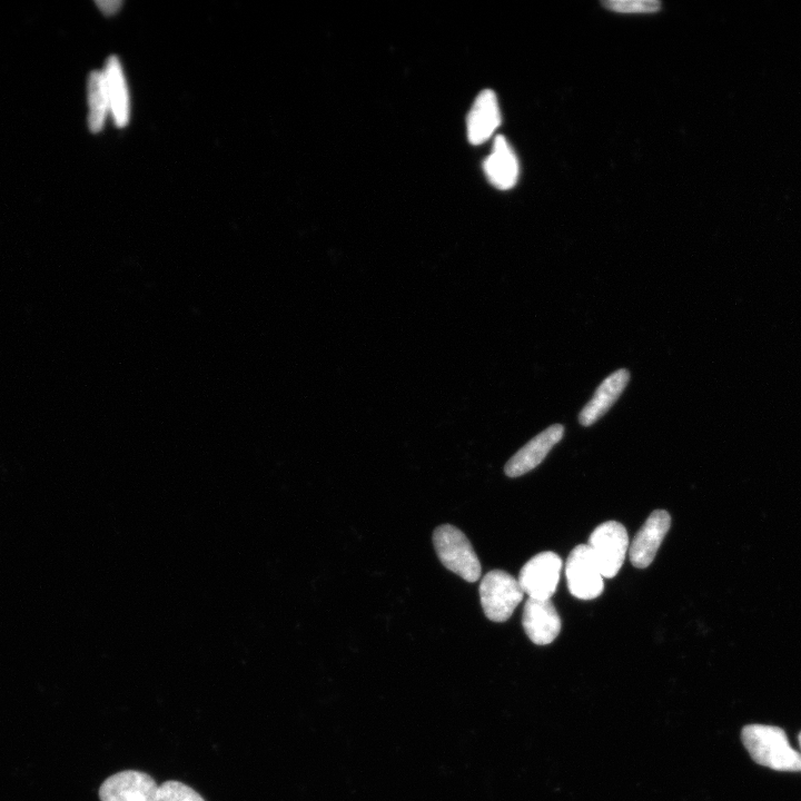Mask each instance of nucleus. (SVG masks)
Here are the masks:
<instances>
[{
  "label": "nucleus",
  "instance_id": "obj_1",
  "mask_svg": "<svg viewBox=\"0 0 801 801\" xmlns=\"http://www.w3.org/2000/svg\"><path fill=\"white\" fill-rule=\"evenodd\" d=\"M741 740L758 764L777 771H801L800 753L789 744L781 728L749 724L743 726Z\"/></svg>",
  "mask_w": 801,
  "mask_h": 801
},
{
  "label": "nucleus",
  "instance_id": "obj_2",
  "mask_svg": "<svg viewBox=\"0 0 801 801\" xmlns=\"http://www.w3.org/2000/svg\"><path fill=\"white\" fill-rule=\"evenodd\" d=\"M433 544L441 563L466 582L481 577L479 560L466 537L457 527L443 524L434 530Z\"/></svg>",
  "mask_w": 801,
  "mask_h": 801
},
{
  "label": "nucleus",
  "instance_id": "obj_3",
  "mask_svg": "<svg viewBox=\"0 0 801 801\" xmlns=\"http://www.w3.org/2000/svg\"><path fill=\"white\" fill-rule=\"evenodd\" d=\"M524 592L514 576L502 570L486 573L479 585V597L485 616L493 622H505L523 600Z\"/></svg>",
  "mask_w": 801,
  "mask_h": 801
},
{
  "label": "nucleus",
  "instance_id": "obj_4",
  "mask_svg": "<svg viewBox=\"0 0 801 801\" xmlns=\"http://www.w3.org/2000/svg\"><path fill=\"white\" fill-rule=\"evenodd\" d=\"M587 546L603 577L611 578L623 565L629 547L627 532L619 522H604L591 533Z\"/></svg>",
  "mask_w": 801,
  "mask_h": 801
},
{
  "label": "nucleus",
  "instance_id": "obj_5",
  "mask_svg": "<svg viewBox=\"0 0 801 801\" xmlns=\"http://www.w3.org/2000/svg\"><path fill=\"white\" fill-rule=\"evenodd\" d=\"M561 570L562 560L556 553L541 552L523 565L517 581L528 597L547 600L556 591Z\"/></svg>",
  "mask_w": 801,
  "mask_h": 801
},
{
  "label": "nucleus",
  "instance_id": "obj_6",
  "mask_svg": "<svg viewBox=\"0 0 801 801\" xmlns=\"http://www.w3.org/2000/svg\"><path fill=\"white\" fill-rule=\"evenodd\" d=\"M565 574L568 591L577 599L592 600L603 592L604 577L587 544L577 545L571 551Z\"/></svg>",
  "mask_w": 801,
  "mask_h": 801
},
{
  "label": "nucleus",
  "instance_id": "obj_7",
  "mask_svg": "<svg viewBox=\"0 0 801 801\" xmlns=\"http://www.w3.org/2000/svg\"><path fill=\"white\" fill-rule=\"evenodd\" d=\"M158 788L149 774L126 770L103 781L99 798L101 801H157Z\"/></svg>",
  "mask_w": 801,
  "mask_h": 801
},
{
  "label": "nucleus",
  "instance_id": "obj_8",
  "mask_svg": "<svg viewBox=\"0 0 801 801\" xmlns=\"http://www.w3.org/2000/svg\"><path fill=\"white\" fill-rule=\"evenodd\" d=\"M671 526V516L664 510H655L635 534L630 546L631 563L637 568L649 566Z\"/></svg>",
  "mask_w": 801,
  "mask_h": 801
},
{
  "label": "nucleus",
  "instance_id": "obj_9",
  "mask_svg": "<svg viewBox=\"0 0 801 801\" xmlns=\"http://www.w3.org/2000/svg\"><path fill=\"white\" fill-rule=\"evenodd\" d=\"M522 624L526 635L537 645L552 643L561 631V619L550 599L528 597L523 609Z\"/></svg>",
  "mask_w": 801,
  "mask_h": 801
},
{
  "label": "nucleus",
  "instance_id": "obj_10",
  "mask_svg": "<svg viewBox=\"0 0 801 801\" xmlns=\"http://www.w3.org/2000/svg\"><path fill=\"white\" fill-rule=\"evenodd\" d=\"M564 434V426L553 424L534 436L520 448L505 464L504 472L510 477H518L535 468L545 458L552 447Z\"/></svg>",
  "mask_w": 801,
  "mask_h": 801
},
{
  "label": "nucleus",
  "instance_id": "obj_11",
  "mask_svg": "<svg viewBox=\"0 0 801 801\" xmlns=\"http://www.w3.org/2000/svg\"><path fill=\"white\" fill-rule=\"evenodd\" d=\"M501 123V112L495 92L485 89L475 98L467 115L466 131L472 145L488 140Z\"/></svg>",
  "mask_w": 801,
  "mask_h": 801
},
{
  "label": "nucleus",
  "instance_id": "obj_12",
  "mask_svg": "<svg viewBox=\"0 0 801 801\" xmlns=\"http://www.w3.org/2000/svg\"><path fill=\"white\" fill-rule=\"evenodd\" d=\"M488 181L497 189L507 190L518 179L520 166L517 157L504 136H496L491 154L483 162Z\"/></svg>",
  "mask_w": 801,
  "mask_h": 801
},
{
  "label": "nucleus",
  "instance_id": "obj_13",
  "mask_svg": "<svg viewBox=\"0 0 801 801\" xmlns=\"http://www.w3.org/2000/svg\"><path fill=\"white\" fill-rule=\"evenodd\" d=\"M630 379V373L620 368L610 374L595 389L593 397L578 414L582 426H591L599 421L617 400Z\"/></svg>",
  "mask_w": 801,
  "mask_h": 801
},
{
  "label": "nucleus",
  "instance_id": "obj_14",
  "mask_svg": "<svg viewBox=\"0 0 801 801\" xmlns=\"http://www.w3.org/2000/svg\"><path fill=\"white\" fill-rule=\"evenodd\" d=\"M102 72L112 118L117 126H126L129 120L130 105L127 82L119 59L116 56L109 57Z\"/></svg>",
  "mask_w": 801,
  "mask_h": 801
},
{
  "label": "nucleus",
  "instance_id": "obj_15",
  "mask_svg": "<svg viewBox=\"0 0 801 801\" xmlns=\"http://www.w3.org/2000/svg\"><path fill=\"white\" fill-rule=\"evenodd\" d=\"M88 126L92 132L102 129L109 109L103 72L93 70L88 77Z\"/></svg>",
  "mask_w": 801,
  "mask_h": 801
},
{
  "label": "nucleus",
  "instance_id": "obj_16",
  "mask_svg": "<svg viewBox=\"0 0 801 801\" xmlns=\"http://www.w3.org/2000/svg\"><path fill=\"white\" fill-rule=\"evenodd\" d=\"M157 801H205L190 787L178 781H166L158 788Z\"/></svg>",
  "mask_w": 801,
  "mask_h": 801
},
{
  "label": "nucleus",
  "instance_id": "obj_17",
  "mask_svg": "<svg viewBox=\"0 0 801 801\" xmlns=\"http://www.w3.org/2000/svg\"><path fill=\"white\" fill-rule=\"evenodd\" d=\"M603 6L619 13H654L661 9V2L655 0H610Z\"/></svg>",
  "mask_w": 801,
  "mask_h": 801
},
{
  "label": "nucleus",
  "instance_id": "obj_18",
  "mask_svg": "<svg viewBox=\"0 0 801 801\" xmlns=\"http://www.w3.org/2000/svg\"><path fill=\"white\" fill-rule=\"evenodd\" d=\"M96 3L105 14H113L122 4L118 0L97 1Z\"/></svg>",
  "mask_w": 801,
  "mask_h": 801
},
{
  "label": "nucleus",
  "instance_id": "obj_19",
  "mask_svg": "<svg viewBox=\"0 0 801 801\" xmlns=\"http://www.w3.org/2000/svg\"><path fill=\"white\" fill-rule=\"evenodd\" d=\"M799 744H800V749H801V732L799 733ZM800 760H801V753H800Z\"/></svg>",
  "mask_w": 801,
  "mask_h": 801
}]
</instances>
